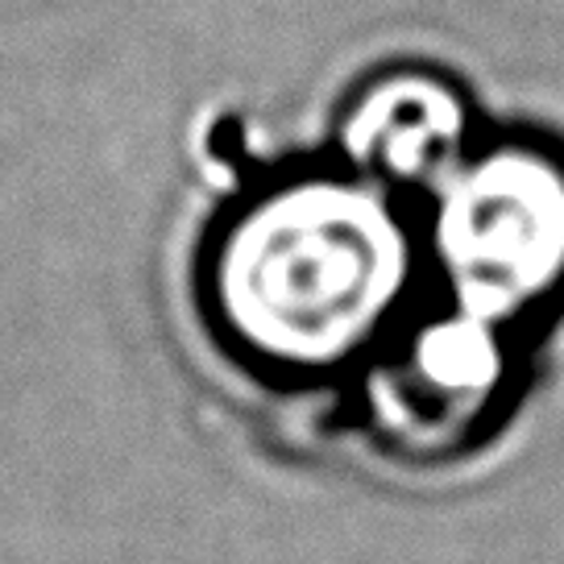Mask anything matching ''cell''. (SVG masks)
I'll return each instance as SVG.
<instances>
[{
	"instance_id": "cell-1",
	"label": "cell",
	"mask_w": 564,
	"mask_h": 564,
	"mask_svg": "<svg viewBox=\"0 0 564 564\" xmlns=\"http://www.w3.org/2000/svg\"><path fill=\"white\" fill-rule=\"evenodd\" d=\"M411 270L399 192L345 162L265 178L208 246V307L237 349L279 370L349 357Z\"/></svg>"
},
{
	"instance_id": "cell-2",
	"label": "cell",
	"mask_w": 564,
	"mask_h": 564,
	"mask_svg": "<svg viewBox=\"0 0 564 564\" xmlns=\"http://www.w3.org/2000/svg\"><path fill=\"white\" fill-rule=\"evenodd\" d=\"M427 232L460 300L514 312L564 279V145L481 129L427 187Z\"/></svg>"
},
{
	"instance_id": "cell-3",
	"label": "cell",
	"mask_w": 564,
	"mask_h": 564,
	"mask_svg": "<svg viewBox=\"0 0 564 564\" xmlns=\"http://www.w3.org/2000/svg\"><path fill=\"white\" fill-rule=\"evenodd\" d=\"M481 133L469 91L423 63L373 70L345 96L333 154L390 192H427Z\"/></svg>"
}]
</instances>
